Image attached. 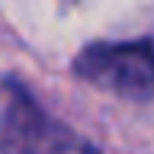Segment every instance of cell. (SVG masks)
<instances>
[{"label":"cell","mask_w":154,"mask_h":154,"mask_svg":"<svg viewBox=\"0 0 154 154\" xmlns=\"http://www.w3.org/2000/svg\"><path fill=\"white\" fill-rule=\"evenodd\" d=\"M0 151L3 154H100L84 135L58 122L32 100L26 87H0Z\"/></svg>","instance_id":"6da1fadb"},{"label":"cell","mask_w":154,"mask_h":154,"mask_svg":"<svg viewBox=\"0 0 154 154\" xmlns=\"http://www.w3.org/2000/svg\"><path fill=\"white\" fill-rule=\"evenodd\" d=\"M74 74L119 96H151L154 42H93L74 58Z\"/></svg>","instance_id":"7a4b0ae2"}]
</instances>
